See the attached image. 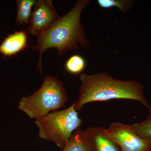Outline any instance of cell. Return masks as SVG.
<instances>
[{"instance_id":"obj_1","label":"cell","mask_w":151,"mask_h":151,"mask_svg":"<svg viewBox=\"0 0 151 151\" xmlns=\"http://www.w3.org/2000/svg\"><path fill=\"white\" fill-rule=\"evenodd\" d=\"M90 0H78L74 7L58 19L45 32L37 37V42L32 47L39 52L37 68L42 73V57L44 52L55 48L59 56H62L69 50L78 49L80 46L85 47L89 42L85 37V30L81 24L82 11L90 2Z\"/></svg>"},{"instance_id":"obj_2","label":"cell","mask_w":151,"mask_h":151,"mask_svg":"<svg viewBox=\"0 0 151 151\" xmlns=\"http://www.w3.org/2000/svg\"><path fill=\"white\" fill-rule=\"evenodd\" d=\"M80 78L78 99L74 103L77 112L90 102L113 99L136 100L149 110L151 108L144 95V86L139 81L116 79L105 71L91 75L82 73Z\"/></svg>"},{"instance_id":"obj_3","label":"cell","mask_w":151,"mask_h":151,"mask_svg":"<svg viewBox=\"0 0 151 151\" xmlns=\"http://www.w3.org/2000/svg\"><path fill=\"white\" fill-rule=\"evenodd\" d=\"M67 100V92L63 82L49 76L45 77L37 91L20 100L18 108L31 119H36L62 108Z\"/></svg>"},{"instance_id":"obj_4","label":"cell","mask_w":151,"mask_h":151,"mask_svg":"<svg viewBox=\"0 0 151 151\" xmlns=\"http://www.w3.org/2000/svg\"><path fill=\"white\" fill-rule=\"evenodd\" d=\"M81 122L73 103L65 110L36 119L35 124L38 129L39 138L54 142L63 149L73 131L81 126Z\"/></svg>"},{"instance_id":"obj_5","label":"cell","mask_w":151,"mask_h":151,"mask_svg":"<svg viewBox=\"0 0 151 151\" xmlns=\"http://www.w3.org/2000/svg\"><path fill=\"white\" fill-rule=\"evenodd\" d=\"M105 132L122 151H151V143L136 134L131 125L113 123Z\"/></svg>"},{"instance_id":"obj_6","label":"cell","mask_w":151,"mask_h":151,"mask_svg":"<svg viewBox=\"0 0 151 151\" xmlns=\"http://www.w3.org/2000/svg\"><path fill=\"white\" fill-rule=\"evenodd\" d=\"M59 17L52 1L38 0L32 12L27 31L37 37L47 30Z\"/></svg>"},{"instance_id":"obj_7","label":"cell","mask_w":151,"mask_h":151,"mask_svg":"<svg viewBox=\"0 0 151 151\" xmlns=\"http://www.w3.org/2000/svg\"><path fill=\"white\" fill-rule=\"evenodd\" d=\"M85 132L92 151H122L106 134L103 127H91Z\"/></svg>"},{"instance_id":"obj_8","label":"cell","mask_w":151,"mask_h":151,"mask_svg":"<svg viewBox=\"0 0 151 151\" xmlns=\"http://www.w3.org/2000/svg\"><path fill=\"white\" fill-rule=\"evenodd\" d=\"M27 45L26 33L22 30L9 35L0 45V54L4 57L16 55Z\"/></svg>"},{"instance_id":"obj_9","label":"cell","mask_w":151,"mask_h":151,"mask_svg":"<svg viewBox=\"0 0 151 151\" xmlns=\"http://www.w3.org/2000/svg\"><path fill=\"white\" fill-rule=\"evenodd\" d=\"M62 151H92L85 131L78 127L71 135Z\"/></svg>"},{"instance_id":"obj_10","label":"cell","mask_w":151,"mask_h":151,"mask_svg":"<svg viewBox=\"0 0 151 151\" xmlns=\"http://www.w3.org/2000/svg\"><path fill=\"white\" fill-rule=\"evenodd\" d=\"M35 0H17L16 3L17 7L16 22L19 25L29 24L31 17L32 10L36 4Z\"/></svg>"},{"instance_id":"obj_11","label":"cell","mask_w":151,"mask_h":151,"mask_svg":"<svg viewBox=\"0 0 151 151\" xmlns=\"http://www.w3.org/2000/svg\"><path fill=\"white\" fill-rule=\"evenodd\" d=\"M145 120L131 125L132 129L139 137L151 143V108Z\"/></svg>"},{"instance_id":"obj_12","label":"cell","mask_w":151,"mask_h":151,"mask_svg":"<svg viewBox=\"0 0 151 151\" xmlns=\"http://www.w3.org/2000/svg\"><path fill=\"white\" fill-rule=\"evenodd\" d=\"M97 1L102 8L108 9L116 7L124 14L132 9L135 2L132 0H97Z\"/></svg>"},{"instance_id":"obj_13","label":"cell","mask_w":151,"mask_h":151,"mask_svg":"<svg viewBox=\"0 0 151 151\" xmlns=\"http://www.w3.org/2000/svg\"><path fill=\"white\" fill-rule=\"evenodd\" d=\"M86 66V62L83 57L78 55L70 56L65 63V69L71 74H78L83 72Z\"/></svg>"}]
</instances>
